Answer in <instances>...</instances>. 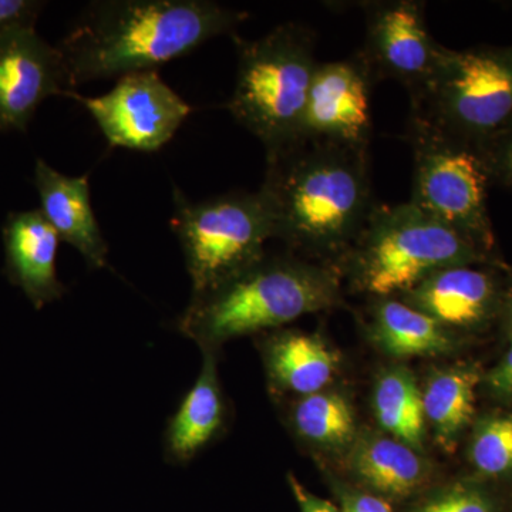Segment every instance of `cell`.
Listing matches in <instances>:
<instances>
[{"label":"cell","mask_w":512,"mask_h":512,"mask_svg":"<svg viewBox=\"0 0 512 512\" xmlns=\"http://www.w3.org/2000/svg\"><path fill=\"white\" fill-rule=\"evenodd\" d=\"M494 262L460 232L404 202L377 204L335 268L353 291L380 299L399 298L448 266Z\"/></svg>","instance_id":"277c9868"},{"label":"cell","mask_w":512,"mask_h":512,"mask_svg":"<svg viewBox=\"0 0 512 512\" xmlns=\"http://www.w3.org/2000/svg\"><path fill=\"white\" fill-rule=\"evenodd\" d=\"M332 488L342 512H393L392 505L382 497L343 481L333 480Z\"/></svg>","instance_id":"484cf974"},{"label":"cell","mask_w":512,"mask_h":512,"mask_svg":"<svg viewBox=\"0 0 512 512\" xmlns=\"http://www.w3.org/2000/svg\"><path fill=\"white\" fill-rule=\"evenodd\" d=\"M268 384L276 394L302 397L328 389L340 372L338 350L319 333L276 329L259 340Z\"/></svg>","instance_id":"e0dca14e"},{"label":"cell","mask_w":512,"mask_h":512,"mask_svg":"<svg viewBox=\"0 0 512 512\" xmlns=\"http://www.w3.org/2000/svg\"><path fill=\"white\" fill-rule=\"evenodd\" d=\"M248 16L211 0H101L83 10L59 50L76 89L157 70L214 37L234 35Z\"/></svg>","instance_id":"7a4b0ae2"},{"label":"cell","mask_w":512,"mask_h":512,"mask_svg":"<svg viewBox=\"0 0 512 512\" xmlns=\"http://www.w3.org/2000/svg\"><path fill=\"white\" fill-rule=\"evenodd\" d=\"M366 332L376 348L396 359L447 355L457 348L456 333L400 298L373 299Z\"/></svg>","instance_id":"d6986e66"},{"label":"cell","mask_w":512,"mask_h":512,"mask_svg":"<svg viewBox=\"0 0 512 512\" xmlns=\"http://www.w3.org/2000/svg\"><path fill=\"white\" fill-rule=\"evenodd\" d=\"M70 99L82 104L111 147L153 153L183 126L191 106L161 79L157 70L127 74L109 93Z\"/></svg>","instance_id":"9c48e42d"},{"label":"cell","mask_w":512,"mask_h":512,"mask_svg":"<svg viewBox=\"0 0 512 512\" xmlns=\"http://www.w3.org/2000/svg\"><path fill=\"white\" fill-rule=\"evenodd\" d=\"M407 512H495V504L480 485L454 481L424 491Z\"/></svg>","instance_id":"cb8c5ba5"},{"label":"cell","mask_w":512,"mask_h":512,"mask_svg":"<svg viewBox=\"0 0 512 512\" xmlns=\"http://www.w3.org/2000/svg\"><path fill=\"white\" fill-rule=\"evenodd\" d=\"M373 86L375 80L357 53L338 62L319 63L313 74L299 140L369 148Z\"/></svg>","instance_id":"8fae6325"},{"label":"cell","mask_w":512,"mask_h":512,"mask_svg":"<svg viewBox=\"0 0 512 512\" xmlns=\"http://www.w3.org/2000/svg\"><path fill=\"white\" fill-rule=\"evenodd\" d=\"M288 424L299 440L322 450L348 451L360 433L348 397L328 389L292 402Z\"/></svg>","instance_id":"7402d4cb"},{"label":"cell","mask_w":512,"mask_h":512,"mask_svg":"<svg viewBox=\"0 0 512 512\" xmlns=\"http://www.w3.org/2000/svg\"><path fill=\"white\" fill-rule=\"evenodd\" d=\"M202 353L200 375L164 431L165 458L178 466L190 463L210 446L227 421V402L218 375V353Z\"/></svg>","instance_id":"ac0fdd59"},{"label":"cell","mask_w":512,"mask_h":512,"mask_svg":"<svg viewBox=\"0 0 512 512\" xmlns=\"http://www.w3.org/2000/svg\"><path fill=\"white\" fill-rule=\"evenodd\" d=\"M74 92L59 47L35 28L0 37V131H26L43 101Z\"/></svg>","instance_id":"7c38bea8"},{"label":"cell","mask_w":512,"mask_h":512,"mask_svg":"<svg viewBox=\"0 0 512 512\" xmlns=\"http://www.w3.org/2000/svg\"><path fill=\"white\" fill-rule=\"evenodd\" d=\"M60 242L40 210L12 212L3 225L6 276L35 309L59 301L66 293L57 276Z\"/></svg>","instance_id":"5bb4252c"},{"label":"cell","mask_w":512,"mask_h":512,"mask_svg":"<svg viewBox=\"0 0 512 512\" xmlns=\"http://www.w3.org/2000/svg\"><path fill=\"white\" fill-rule=\"evenodd\" d=\"M366 36L357 52L375 83L396 80L419 92L436 69L441 46L426 22V3L417 0L365 2Z\"/></svg>","instance_id":"30bf717a"},{"label":"cell","mask_w":512,"mask_h":512,"mask_svg":"<svg viewBox=\"0 0 512 512\" xmlns=\"http://www.w3.org/2000/svg\"><path fill=\"white\" fill-rule=\"evenodd\" d=\"M35 187L40 212L60 241L77 249L90 268H106L109 244L94 215L87 175L72 177L59 173L39 158L35 165Z\"/></svg>","instance_id":"2e32d148"},{"label":"cell","mask_w":512,"mask_h":512,"mask_svg":"<svg viewBox=\"0 0 512 512\" xmlns=\"http://www.w3.org/2000/svg\"><path fill=\"white\" fill-rule=\"evenodd\" d=\"M410 116L480 146L512 120V46H441L429 82L410 96Z\"/></svg>","instance_id":"8992f818"},{"label":"cell","mask_w":512,"mask_h":512,"mask_svg":"<svg viewBox=\"0 0 512 512\" xmlns=\"http://www.w3.org/2000/svg\"><path fill=\"white\" fill-rule=\"evenodd\" d=\"M342 303V278L335 266L266 252L221 284L191 295L177 328L202 352L218 353L229 340L282 329Z\"/></svg>","instance_id":"3957f363"},{"label":"cell","mask_w":512,"mask_h":512,"mask_svg":"<svg viewBox=\"0 0 512 512\" xmlns=\"http://www.w3.org/2000/svg\"><path fill=\"white\" fill-rule=\"evenodd\" d=\"M45 3L36 0H0V37L19 29L35 28Z\"/></svg>","instance_id":"4316f807"},{"label":"cell","mask_w":512,"mask_h":512,"mask_svg":"<svg viewBox=\"0 0 512 512\" xmlns=\"http://www.w3.org/2000/svg\"><path fill=\"white\" fill-rule=\"evenodd\" d=\"M232 40L238 64L229 113L261 141L266 156H272L301 137L319 64L315 33L302 23L288 22L259 39L234 33Z\"/></svg>","instance_id":"5b68a950"},{"label":"cell","mask_w":512,"mask_h":512,"mask_svg":"<svg viewBox=\"0 0 512 512\" xmlns=\"http://www.w3.org/2000/svg\"><path fill=\"white\" fill-rule=\"evenodd\" d=\"M171 228L183 249L191 295L208 291L261 259L274 238L259 191H234L192 201L174 187Z\"/></svg>","instance_id":"52a82bcc"},{"label":"cell","mask_w":512,"mask_h":512,"mask_svg":"<svg viewBox=\"0 0 512 512\" xmlns=\"http://www.w3.org/2000/svg\"><path fill=\"white\" fill-rule=\"evenodd\" d=\"M274 238L303 259L335 266L377 202L369 148L298 140L266 156L259 188Z\"/></svg>","instance_id":"6da1fadb"},{"label":"cell","mask_w":512,"mask_h":512,"mask_svg":"<svg viewBox=\"0 0 512 512\" xmlns=\"http://www.w3.org/2000/svg\"><path fill=\"white\" fill-rule=\"evenodd\" d=\"M372 410L380 431L423 453L427 424L421 387L412 370L404 366L384 369L373 386Z\"/></svg>","instance_id":"44dd1931"},{"label":"cell","mask_w":512,"mask_h":512,"mask_svg":"<svg viewBox=\"0 0 512 512\" xmlns=\"http://www.w3.org/2000/svg\"><path fill=\"white\" fill-rule=\"evenodd\" d=\"M487 384L497 396L503 399H512V336L510 348L503 360L491 370L487 377Z\"/></svg>","instance_id":"f1b7e54d"},{"label":"cell","mask_w":512,"mask_h":512,"mask_svg":"<svg viewBox=\"0 0 512 512\" xmlns=\"http://www.w3.org/2000/svg\"><path fill=\"white\" fill-rule=\"evenodd\" d=\"M346 467L357 487L389 503L423 494L433 477L421 451L383 431H360L346 453Z\"/></svg>","instance_id":"9a60e30c"},{"label":"cell","mask_w":512,"mask_h":512,"mask_svg":"<svg viewBox=\"0 0 512 512\" xmlns=\"http://www.w3.org/2000/svg\"><path fill=\"white\" fill-rule=\"evenodd\" d=\"M503 292L493 264H464L434 272L399 298L457 335L500 318Z\"/></svg>","instance_id":"4fadbf2b"},{"label":"cell","mask_w":512,"mask_h":512,"mask_svg":"<svg viewBox=\"0 0 512 512\" xmlns=\"http://www.w3.org/2000/svg\"><path fill=\"white\" fill-rule=\"evenodd\" d=\"M477 148L491 185L512 190V120Z\"/></svg>","instance_id":"d4e9b609"},{"label":"cell","mask_w":512,"mask_h":512,"mask_svg":"<svg viewBox=\"0 0 512 512\" xmlns=\"http://www.w3.org/2000/svg\"><path fill=\"white\" fill-rule=\"evenodd\" d=\"M468 460L480 476H511L512 413L491 414L478 421L468 447Z\"/></svg>","instance_id":"603a6c76"},{"label":"cell","mask_w":512,"mask_h":512,"mask_svg":"<svg viewBox=\"0 0 512 512\" xmlns=\"http://www.w3.org/2000/svg\"><path fill=\"white\" fill-rule=\"evenodd\" d=\"M500 318L505 330L512 336V278L504 285L503 301H501Z\"/></svg>","instance_id":"f546056e"},{"label":"cell","mask_w":512,"mask_h":512,"mask_svg":"<svg viewBox=\"0 0 512 512\" xmlns=\"http://www.w3.org/2000/svg\"><path fill=\"white\" fill-rule=\"evenodd\" d=\"M480 382L477 367L456 365L434 370L421 389L427 431L446 453L457 447L474 419Z\"/></svg>","instance_id":"ffe728a7"},{"label":"cell","mask_w":512,"mask_h":512,"mask_svg":"<svg viewBox=\"0 0 512 512\" xmlns=\"http://www.w3.org/2000/svg\"><path fill=\"white\" fill-rule=\"evenodd\" d=\"M407 138L413 151L409 202L495 258L497 242L487 205L491 181L478 148L413 116Z\"/></svg>","instance_id":"ba28073f"},{"label":"cell","mask_w":512,"mask_h":512,"mask_svg":"<svg viewBox=\"0 0 512 512\" xmlns=\"http://www.w3.org/2000/svg\"><path fill=\"white\" fill-rule=\"evenodd\" d=\"M288 484L301 512H342L338 505L309 491L293 474H289Z\"/></svg>","instance_id":"83f0119b"}]
</instances>
